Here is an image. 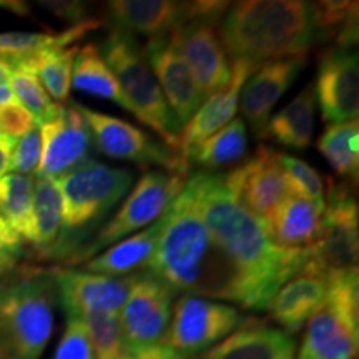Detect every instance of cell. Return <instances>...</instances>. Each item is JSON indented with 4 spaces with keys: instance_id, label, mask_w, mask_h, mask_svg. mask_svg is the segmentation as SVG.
Here are the masks:
<instances>
[{
    "instance_id": "f35d334b",
    "label": "cell",
    "mask_w": 359,
    "mask_h": 359,
    "mask_svg": "<svg viewBox=\"0 0 359 359\" xmlns=\"http://www.w3.org/2000/svg\"><path fill=\"white\" fill-rule=\"evenodd\" d=\"M37 127L34 116L27 111L19 102L0 107V135L19 140L25 133Z\"/></svg>"
},
{
    "instance_id": "b9f144b4",
    "label": "cell",
    "mask_w": 359,
    "mask_h": 359,
    "mask_svg": "<svg viewBox=\"0 0 359 359\" xmlns=\"http://www.w3.org/2000/svg\"><path fill=\"white\" fill-rule=\"evenodd\" d=\"M125 359H193V358L180 356V354L173 353L172 349L163 346V344H156V346L140 349V351L137 353H130Z\"/></svg>"
},
{
    "instance_id": "2e32d148",
    "label": "cell",
    "mask_w": 359,
    "mask_h": 359,
    "mask_svg": "<svg viewBox=\"0 0 359 359\" xmlns=\"http://www.w3.org/2000/svg\"><path fill=\"white\" fill-rule=\"evenodd\" d=\"M224 178L238 203L263 222H268L291 195L280 163V151L266 145H259L257 154L241 167L224 173Z\"/></svg>"
},
{
    "instance_id": "cb8c5ba5",
    "label": "cell",
    "mask_w": 359,
    "mask_h": 359,
    "mask_svg": "<svg viewBox=\"0 0 359 359\" xmlns=\"http://www.w3.org/2000/svg\"><path fill=\"white\" fill-rule=\"evenodd\" d=\"M325 201L290 195L266 223L268 235L278 248L290 251L311 250L320 238Z\"/></svg>"
},
{
    "instance_id": "f1b7e54d",
    "label": "cell",
    "mask_w": 359,
    "mask_h": 359,
    "mask_svg": "<svg viewBox=\"0 0 359 359\" xmlns=\"http://www.w3.org/2000/svg\"><path fill=\"white\" fill-rule=\"evenodd\" d=\"M77 45L67 48H53L35 55L4 58L12 69H22L37 75L40 83L57 102H65L72 88V69L79 53Z\"/></svg>"
},
{
    "instance_id": "7dc6e473",
    "label": "cell",
    "mask_w": 359,
    "mask_h": 359,
    "mask_svg": "<svg viewBox=\"0 0 359 359\" xmlns=\"http://www.w3.org/2000/svg\"><path fill=\"white\" fill-rule=\"evenodd\" d=\"M0 359H19V358H17L15 354L6 346V344L0 343Z\"/></svg>"
},
{
    "instance_id": "d6986e66",
    "label": "cell",
    "mask_w": 359,
    "mask_h": 359,
    "mask_svg": "<svg viewBox=\"0 0 359 359\" xmlns=\"http://www.w3.org/2000/svg\"><path fill=\"white\" fill-rule=\"evenodd\" d=\"M308 65V55H296L264 62L250 75L241 93L240 109L255 137L266 138V123L278 100L296 82Z\"/></svg>"
},
{
    "instance_id": "3957f363",
    "label": "cell",
    "mask_w": 359,
    "mask_h": 359,
    "mask_svg": "<svg viewBox=\"0 0 359 359\" xmlns=\"http://www.w3.org/2000/svg\"><path fill=\"white\" fill-rule=\"evenodd\" d=\"M143 273L156 278L177 296L185 293L226 302V269L187 187L163 213L158 245Z\"/></svg>"
},
{
    "instance_id": "ba28073f",
    "label": "cell",
    "mask_w": 359,
    "mask_h": 359,
    "mask_svg": "<svg viewBox=\"0 0 359 359\" xmlns=\"http://www.w3.org/2000/svg\"><path fill=\"white\" fill-rule=\"evenodd\" d=\"M185 182L187 177L183 175L147 172L130 191L118 212L85 243L72 263H83L100 250L158 219L183 190Z\"/></svg>"
},
{
    "instance_id": "7a4b0ae2",
    "label": "cell",
    "mask_w": 359,
    "mask_h": 359,
    "mask_svg": "<svg viewBox=\"0 0 359 359\" xmlns=\"http://www.w3.org/2000/svg\"><path fill=\"white\" fill-rule=\"evenodd\" d=\"M218 32L226 55L257 67L276 58L308 55L314 43H321L313 2L303 0L230 4Z\"/></svg>"
},
{
    "instance_id": "83f0119b",
    "label": "cell",
    "mask_w": 359,
    "mask_h": 359,
    "mask_svg": "<svg viewBox=\"0 0 359 359\" xmlns=\"http://www.w3.org/2000/svg\"><path fill=\"white\" fill-rule=\"evenodd\" d=\"M72 87L82 93L115 102L123 110L137 116L132 103L123 95L115 75L111 74L109 65L105 64L98 52V47L93 43H87L79 48L77 57L74 60V69H72Z\"/></svg>"
},
{
    "instance_id": "7c38bea8",
    "label": "cell",
    "mask_w": 359,
    "mask_h": 359,
    "mask_svg": "<svg viewBox=\"0 0 359 359\" xmlns=\"http://www.w3.org/2000/svg\"><path fill=\"white\" fill-rule=\"evenodd\" d=\"M175 298L177 294L168 286L148 273L142 271L130 276L127 299L118 314L128 353L163 343Z\"/></svg>"
},
{
    "instance_id": "ee69618b",
    "label": "cell",
    "mask_w": 359,
    "mask_h": 359,
    "mask_svg": "<svg viewBox=\"0 0 359 359\" xmlns=\"http://www.w3.org/2000/svg\"><path fill=\"white\" fill-rule=\"evenodd\" d=\"M0 8L11 11L17 15H29V6L25 2H15V0H0Z\"/></svg>"
},
{
    "instance_id": "4dcf8cb0",
    "label": "cell",
    "mask_w": 359,
    "mask_h": 359,
    "mask_svg": "<svg viewBox=\"0 0 359 359\" xmlns=\"http://www.w3.org/2000/svg\"><path fill=\"white\" fill-rule=\"evenodd\" d=\"M102 27V22L95 19L85 24L74 25L64 32L57 34H37V32H0V57L19 58L35 53L53 50V48L72 47L85 34Z\"/></svg>"
},
{
    "instance_id": "74e56055",
    "label": "cell",
    "mask_w": 359,
    "mask_h": 359,
    "mask_svg": "<svg viewBox=\"0 0 359 359\" xmlns=\"http://www.w3.org/2000/svg\"><path fill=\"white\" fill-rule=\"evenodd\" d=\"M40 155H42V135H40V127H35L17 140L6 173H19L27 177L30 173H37Z\"/></svg>"
},
{
    "instance_id": "e575fe53",
    "label": "cell",
    "mask_w": 359,
    "mask_h": 359,
    "mask_svg": "<svg viewBox=\"0 0 359 359\" xmlns=\"http://www.w3.org/2000/svg\"><path fill=\"white\" fill-rule=\"evenodd\" d=\"M11 88L13 97H17L20 105L34 116L37 125H43L55 118L62 107L60 103H53L50 100L47 90L43 88L37 75H34L32 72L12 69Z\"/></svg>"
},
{
    "instance_id": "8992f818",
    "label": "cell",
    "mask_w": 359,
    "mask_h": 359,
    "mask_svg": "<svg viewBox=\"0 0 359 359\" xmlns=\"http://www.w3.org/2000/svg\"><path fill=\"white\" fill-rule=\"evenodd\" d=\"M105 64L132 103L137 118L155 130L163 143L180 150L182 125L170 109L155 75L143 53V47L135 35L120 29H111L98 48Z\"/></svg>"
},
{
    "instance_id": "d4e9b609",
    "label": "cell",
    "mask_w": 359,
    "mask_h": 359,
    "mask_svg": "<svg viewBox=\"0 0 359 359\" xmlns=\"http://www.w3.org/2000/svg\"><path fill=\"white\" fill-rule=\"evenodd\" d=\"M161 228H163V215L145 231L137 233L122 243H116L103 251L98 257L90 258L83 264L85 271L111 278H127L142 273L154 257Z\"/></svg>"
},
{
    "instance_id": "d590c367",
    "label": "cell",
    "mask_w": 359,
    "mask_h": 359,
    "mask_svg": "<svg viewBox=\"0 0 359 359\" xmlns=\"http://www.w3.org/2000/svg\"><path fill=\"white\" fill-rule=\"evenodd\" d=\"M280 163L288 180L291 195L313 201H325V178L313 167H309L306 161L293 155L280 154Z\"/></svg>"
},
{
    "instance_id": "6da1fadb",
    "label": "cell",
    "mask_w": 359,
    "mask_h": 359,
    "mask_svg": "<svg viewBox=\"0 0 359 359\" xmlns=\"http://www.w3.org/2000/svg\"><path fill=\"white\" fill-rule=\"evenodd\" d=\"M185 187L203 218L228 276L226 302L263 311L286 281L308 263L311 250H281L266 223L238 203L224 173L193 172Z\"/></svg>"
},
{
    "instance_id": "bcb514c9",
    "label": "cell",
    "mask_w": 359,
    "mask_h": 359,
    "mask_svg": "<svg viewBox=\"0 0 359 359\" xmlns=\"http://www.w3.org/2000/svg\"><path fill=\"white\" fill-rule=\"evenodd\" d=\"M12 75V67L0 57V85H8Z\"/></svg>"
},
{
    "instance_id": "5b68a950",
    "label": "cell",
    "mask_w": 359,
    "mask_h": 359,
    "mask_svg": "<svg viewBox=\"0 0 359 359\" xmlns=\"http://www.w3.org/2000/svg\"><path fill=\"white\" fill-rule=\"evenodd\" d=\"M55 303L52 269L22 266L0 278V343L19 359H40L53 333Z\"/></svg>"
},
{
    "instance_id": "7bdbcfd3",
    "label": "cell",
    "mask_w": 359,
    "mask_h": 359,
    "mask_svg": "<svg viewBox=\"0 0 359 359\" xmlns=\"http://www.w3.org/2000/svg\"><path fill=\"white\" fill-rule=\"evenodd\" d=\"M15 143L17 140H12V138L2 137V135H0V173H6Z\"/></svg>"
},
{
    "instance_id": "603a6c76",
    "label": "cell",
    "mask_w": 359,
    "mask_h": 359,
    "mask_svg": "<svg viewBox=\"0 0 359 359\" xmlns=\"http://www.w3.org/2000/svg\"><path fill=\"white\" fill-rule=\"evenodd\" d=\"M257 69V65H251L248 62H233L230 82L206 98L203 105L195 111V115L182 128L180 151H182L183 160H185L188 150L212 137L213 133H217L218 130H222L224 125H228L235 118L241 88Z\"/></svg>"
},
{
    "instance_id": "e0dca14e",
    "label": "cell",
    "mask_w": 359,
    "mask_h": 359,
    "mask_svg": "<svg viewBox=\"0 0 359 359\" xmlns=\"http://www.w3.org/2000/svg\"><path fill=\"white\" fill-rule=\"evenodd\" d=\"M57 299L67 318H79L88 311L116 314L122 311L130 290V276L111 278L85 269L50 268Z\"/></svg>"
},
{
    "instance_id": "ffe728a7",
    "label": "cell",
    "mask_w": 359,
    "mask_h": 359,
    "mask_svg": "<svg viewBox=\"0 0 359 359\" xmlns=\"http://www.w3.org/2000/svg\"><path fill=\"white\" fill-rule=\"evenodd\" d=\"M143 53L170 109L173 110L183 128L203 103V97L196 87L185 58L182 57L170 35L148 40L143 47Z\"/></svg>"
},
{
    "instance_id": "ab89813d",
    "label": "cell",
    "mask_w": 359,
    "mask_h": 359,
    "mask_svg": "<svg viewBox=\"0 0 359 359\" xmlns=\"http://www.w3.org/2000/svg\"><path fill=\"white\" fill-rule=\"evenodd\" d=\"M24 255V240L17 231H13L6 219L0 218V278L19 266Z\"/></svg>"
},
{
    "instance_id": "277c9868",
    "label": "cell",
    "mask_w": 359,
    "mask_h": 359,
    "mask_svg": "<svg viewBox=\"0 0 359 359\" xmlns=\"http://www.w3.org/2000/svg\"><path fill=\"white\" fill-rule=\"evenodd\" d=\"M62 195V231L50 259L72 263L93 231L127 195L133 173L88 160L55 180Z\"/></svg>"
},
{
    "instance_id": "1f68e13d",
    "label": "cell",
    "mask_w": 359,
    "mask_h": 359,
    "mask_svg": "<svg viewBox=\"0 0 359 359\" xmlns=\"http://www.w3.org/2000/svg\"><path fill=\"white\" fill-rule=\"evenodd\" d=\"M358 135V120H351L346 123L330 125L316 143L320 154L325 156L336 175L354 183L358 182L359 173Z\"/></svg>"
},
{
    "instance_id": "8fae6325",
    "label": "cell",
    "mask_w": 359,
    "mask_h": 359,
    "mask_svg": "<svg viewBox=\"0 0 359 359\" xmlns=\"http://www.w3.org/2000/svg\"><path fill=\"white\" fill-rule=\"evenodd\" d=\"M74 107L83 116L95 147L107 156L133 161L142 168H147L148 165H158L161 168H167L168 173L183 175V177L190 172L182 151L168 147L167 143L154 140L142 128L80 103H74Z\"/></svg>"
},
{
    "instance_id": "9c48e42d",
    "label": "cell",
    "mask_w": 359,
    "mask_h": 359,
    "mask_svg": "<svg viewBox=\"0 0 359 359\" xmlns=\"http://www.w3.org/2000/svg\"><path fill=\"white\" fill-rule=\"evenodd\" d=\"M245 316L230 304L201 296L183 294L173 303L163 346L180 356L206 353L241 325Z\"/></svg>"
},
{
    "instance_id": "d6a6232c",
    "label": "cell",
    "mask_w": 359,
    "mask_h": 359,
    "mask_svg": "<svg viewBox=\"0 0 359 359\" xmlns=\"http://www.w3.org/2000/svg\"><path fill=\"white\" fill-rule=\"evenodd\" d=\"M34 178L19 173H0V218L25 240L32 212Z\"/></svg>"
},
{
    "instance_id": "484cf974",
    "label": "cell",
    "mask_w": 359,
    "mask_h": 359,
    "mask_svg": "<svg viewBox=\"0 0 359 359\" xmlns=\"http://www.w3.org/2000/svg\"><path fill=\"white\" fill-rule=\"evenodd\" d=\"M62 231V195L57 182L48 177L34 178L32 212L25 241L39 258L50 259Z\"/></svg>"
},
{
    "instance_id": "30bf717a",
    "label": "cell",
    "mask_w": 359,
    "mask_h": 359,
    "mask_svg": "<svg viewBox=\"0 0 359 359\" xmlns=\"http://www.w3.org/2000/svg\"><path fill=\"white\" fill-rule=\"evenodd\" d=\"M309 263L330 276L358 268V201L346 182L327 178L321 231Z\"/></svg>"
},
{
    "instance_id": "4316f807",
    "label": "cell",
    "mask_w": 359,
    "mask_h": 359,
    "mask_svg": "<svg viewBox=\"0 0 359 359\" xmlns=\"http://www.w3.org/2000/svg\"><path fill=\"white\" fill-rule=\"evenodd\" d=\"M316 114V95L313 82L283 107L266 123V138L271 137L280 145L304 150L311 145Z\"/></svg>"
},
{
    "instance_id": "ac0fdd59",
    "label": "cell",
    "mask_w": 359,
    "mask_h": 359,
    "mask_svg": "<svg viewBox=\"0 0 359 359\" xmlns=\"http://www.w3.org/2000/svg\"><path fill=\"white\" fill-rule=\"evenodd\" d=\"M42 155L37 177L60 178L90 160L92 135L74 103L60 107L55 118L40 125Z\"/></svg>"
},
{
    "instance_id": "7402d4cb",
    "label": "cell",
    "mask_w": 359,
    "mask_h": 359,
    "mask_svg": "<svg viewBox=\"0 0 359 359\" xmlns=\"http://www.w3.org/2000/svg\"><path fill=\"white\" fill-rule=\"evenodd\" d=\"M200 359H296L293 336L257 316L243 323Z\"/></svg>"
},
{
    "instance_id": "f546056e",
    "label": "cell",
    "mask_w": 359,
    "mask_h": 359,
    "mask_svg": "<svg viewBox=\"0 0 359 359\" xmlns=\"http://www.w3.org/2000/svg\"><path fill=\"white\" fill-rule=\"evenodd\" d=\"M246 128L241 118H233L230 123L224 125L222 130L213 133L191 150H188L185 160L188 167H196L206 170H218L228 165L236 163L246 154Z\"/></svg>"
},
{
    "instance_id": "60d3db41",
    "label": "cell",
    "mask_w": 359,
    "mask_h": 359,
    "mask_svg": "<svg viewBox=\"0 0 359 359\" xmlns=\"http://www.w3.org/2000/svg\"><path fill=\"white\" fill-rule=\"evenodd\" d=\"M40 6L60 20L70 22L72 27L92 20L88 17V4L85 2H40Z\"/></svg>"
},
{
    "instance_id": "4fadbf2b",
    "label": "cell",
    "mask_w": 359,
    "mask_h": 359,
    "mask_svg": "<svg viewBox=\"0 0 359 359\" xmlns=\"http://www.w3.org/2000/svg\"><path fill=\"white\" fill-rule=\"evenodd\" d=\"M114 29L148 37L170 35L201 15L222 17L230 2H173V0H114L105 4Z\"/></svg>"
},
{
    "instance_id": "8d00e7d4",
    "label": "cell",
    "mask_w": 359,
    "mask_h": 359,
    "mask_svg": "<svg viewBox=\"0 0 359 359\" xmlns=\"http://www.w3.org/2000/svg\"><path fill=\"white\" fill-rule=\"evenodd\" d=\"M52 359H95L88 331L80 318H67V325Z\"/></svg>"
},
{
    "instance_id": "44dd1931",
    "label": "cell",
    "mask_w": 359,
    "mask_h": 359,
    "mask_svg": "<svg viewBox=\"0 0 359 359\" xmlns=\"http://www.w3.org/2000/svg\"><path fill=\"white\" fill-rule=\"evenodd\" d=\"M331 278L308 259L302 271L286 281L268 304L271 320L290 336L299 333L326 299Z\"/></svg>"
},
{
    "instance_id": "f6af8a7d",
    "label": "cell",
    "mask_w": 359,
    "mask_h": 359,
    "mask_svg": "<svg viewBox=\"0 0 359 359\" xmlns=\"http://www.w3.org/2000/svg\"><path fill=\"white\" fill-rule=\"evenodd\" d=\"M12 102H15V97H13L11 85H0V107L8 105Z\"/></svg>"
},
{
    "instance_id": "5bb4252c",
    "label": "cell",
    "mask_w": 359,
    "mask_h": 359,
    "mask_svg": "<svg viewBox=\"0 0 359 359\" xmlns=\"http://www.w3.org/2000/svg\"><path fill=\"white\" fill-rule=\"evenodd\" d=\"M314 95L320 103L323 122L339 125L358 120L359 69L356 45L334 43L320 57Z\"/></svg>"
},
{
    "instance_id": "836d02e7",
    "label": "cell",
    "mask_w": 359,
    "mask_h": 359,
    "mask_svg": "<svg viewBox=\"0 0 359 359\" xmlns=\"http://www.w3.org/2000/svg\"><path fill=\"white\" fill-rule=\"evenodd\" d=\"M79 318L87 327L95 359H125L128 356L116 314L88 311Z\"/></svg>"
},
{
    "instance_id": "9a60e30c",
    "label": "cell",
    "mask_w": 359,
    "mask_h": 359,
    "mask_svg": "<svg viewBox=\"0 0 359 359\" xmlns=\"http://www.w3.org/2000/svg\"><path fill=\"white\" fill-rule=\"evenodd\" d=\"M219 19L217 15L196 17L170 34L203 98L224 87L231 77V65L218 32Z\"/></svg>"
},
{
    "instance_id": "52a82bcc",
    "label": "cell",
    "mask_w": 359,
    "mask_h": 359,
    "mask_svg": "<svg viewBox=\"0 0 359 359\" xmlns=\"http://www.w3.org/2000/svg\"><path fill=\"white\" fill-rule=\"evenodd\" d=\"M358 268L331 278L330 291L308 320L296 359H354L359 346Z\"/></svg>"
}]
</instances>
